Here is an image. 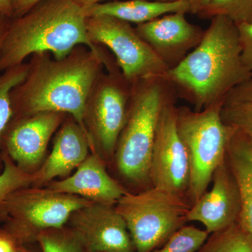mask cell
<instances>
[{"mask_svg": "<svg viewBox=\"0 0 252 252\" xmlns=\"http://www.w3.org/2000/svg\"><path fill=\"white\" fill-rule=\"evenodd\" d=\"M197 252H252V239L238 220L212 233Z\"/></svg>", "mask_w": 252, "mask_h": 252, "instance_id": "cell-19", "label": "cell"}, {"mask_svg": "<svg viewBox=\"0 0 252 252\" xmlns=\"http://www.w3.org/2000/svg\"><path fill=\"white\" fill-rule=\"evenodd\" d=\"M11 18L9 16L0 13V50H1L3 38H4L5 32H6V29H7L8 25H9Z\"/></svg>", "mask_w": 252, "mask_h": 252, "instance_id": "cell-31", "label": "cell"}, {"mask_svg": "<svg viewBox=\"0 0 252 252\" xmlns=\"http://www.w3.org/2000/svg\"><path fill=\"white\" fill-rule=\"evenodd\" d=\"M223 103L217 102L201 111L177 107V130L189 157L190 205L206 191L214 173L226 160L228 145L236 130L222 119Z\"/></svg>", "mask_w": 252, "mask_h": 252, "instance_id": "cell-5", "label": "cell"}, {"mask_svg": "<svg viewBox=\"0 0 252 252\" xmlns=\"http://www.w3.org/2000/svg\"><path fill=\"white\" fill-rule=\"evenodd\" d=\"M84 10L86 17L105 15L137 26L171 13L189 14V4L184 0H114L84 6Z\"/></svg>", "mask_w": 252, "mask_h": 252, "instance_id": "cell-17", "label": "cell"}, {"mask_svg": "<svg viewBox=\"0 0 252 252\" xmlns=\"http://www.w3.org/2000/svg\"><path fill=\"white\" fill-rule=\"evenodd\" d=\"M0 13L12 18V10L10 0H0Z\"/></svg>", "mask_w": 252, "mask_h": 252, "instance_id": "cell-32", "label": "cell"}, {"mask_svg": "<svg viewBox=\"0 0 252 252\" xmlns=\"http://www.w3.org/2000/svg\"><path fill=\"white\" fill-rule=\"evenodd\" d=\"M77 3L83 6H89V5L96 4V3H100L105 0H75ZM156 1H174V0H156Z\"/></svg>", "mask_w": 252, "mask_h": 252, "instance_id": "cell-33", "label": "cell"}, {"mask_svg": "<svg viewBox=\"0 0 252 252\" xmlns=\"http://www.w3.org/2000/svg\"><path fill=\"white\" fill-rule=\"evenodd\" d=\"M211 190L205 192L190 205L187 221H198L209 235L224 229L238 221L241 210L240 190L226 160L212 177Z\"/></svg>", "mask_w": 252, "mask_h": 252, "instance_id": "cell-14", "label": "cell"}, {"mask_svg": "<svg viewBox=\"0 0 252 252\" xmlns=\"http://www.w3.org/2000/svg\"><path fill=\"white\" fill-rule=\"evenodd\" d=\"M225 101L252 102V78L235 88L228 94Z\"/></svg>", "mask_w": 252, "mask_h": 252, "instance_id": "cell-27", "label": "cell"}, {"mask_svg": "<svg viewBox=\"0 0 252 252\" xmlns=\"http://www.w3.org/2000/svg\"><path fill=\"white\" fill-rule=\"evenodd\" d=\"M67 114L39 112L12 118L3 133L9 157L24 171L31 173L45 155L50 139L61 127Z\"/></svg>", "mask_w": 252, "mask_h": 252, "instance_id": "cell-12", "label": "cell"}, {"mask_svg": "<svg viewBox=\"0 0 252 252\" xmlns=\"http://www.w3.org/2000/svg\"><path fill=\"white\" fill-rule=\"evenodd\" d=\"M92 150L90 137L71 116L64 119L56 133L52 152L42 167L34 172V185L47 183L58 177L69 175L84 161Z\"/></svg>", "mask_w": 252, "mask_h": 252, "instance_id": "cell-16", "label": "cell"}, {"mask_svg": "<svg viewBox=\"0 0 252 252\" xmlns=\"http://www.w3.org/2000/svg\"><path fill=\"white\" fill-rule=\"evenodd\" d=\"M226 159L240 190L238 221L252 239V143L237 129L228 144Z\"/></svg>", "mask_w": 252, "mask_h": 252, "instance_id": "cell-18", "label": "cell"}, {"mask_svg": "<svg viewBox=\"0 0 252 252\" xmlns=\"http://www.w3.org/2000/svg\"><path fill=\"white\" fill-rule=\"evenodd\" d=\"M202 19L225 16L235 24L252 23V0H210L196 15Z\"/></svg>", "mask_w": 252, "mask_h": 252, "instance_id": "cell-22", "label": "cell"}, {"mask_svg": "<svg viewBox=\"0 0 252 252\" xmlns=\"http://www.w3.org/2000/svg\"><path fill=\"white\" fill-rule=\"evenodd\" d=\"M41 0H10L12 18L21 17Z\"/></svg>", "mask_w": 252, "mask_h": 252, "instance_id": "cell-29", "label": "cell"}, {"mask_svg": "<svg viewBox=\"0 0 252 252\" xmlns=\"http://www.w3.org/2000/svg\"><path fill=\"white\" fill-rule=\"evenodd\" d=\"M221 117L225 124L240 131L252 143V102L224 101Z\"/></svg>", "mask_w": 252, "mask_h": 252, "instance_id": "cell-25", "label": "cell"}, {"mask_svg": "<svg viewBox=\"0 0 252 252\" xmlns=\"http://www.w3.org/2000/svg\"><path fill=\"white\" fill-rule=\"evenodd\" d=\"M186 14H165L135 27L168 70L178 65L203 37L205 30L189 22Z\"/></svg>", "mask_w": 252, "mask_h": 252, "instance_id": "cell-13", "label": "cell"}, {"mask_svg": "<svg viewBox=\"0 0 252 252\" xmlns=\"http://www.w3.org/2000/svg\"><path fill=\"white\" fill-rule=\"evenodd\" d=\"M242 50V61L245 67L252 72V23L236 25Z\"/></svg>", "mask_w": 252, "mask_h": 252, "instance_id": "cell-26", "label": "cell"}, {"mask_svg": "<svg viewBox=\"0 0 252 252\" xmlns=\"http://www.w3.org/2000/svg\"><path fill=\"white\" fill-rule=\"evenodd\" d=\"M176 100L162 111L158 124L149 169L152 187L185 196L189 188L188 154L177 127Z\"/></svg>", "mask_w": 252, "mask_h": 252, "instance_id": "cell-10", "label": "cell"}, {"mask_svg": "<svg viewBox=\"0 0 252 252\" xmlns=\"http://www.w3.org/2000/svg\"><path fill=\"white\" fill-rule=\"evenodd\" d=\"M86 18L75 0H41L23 16L11 18L0 50V72L33 54L50 53L61 59L77 46L100 49L88 36Z\"/></svg>", "mask_w": 252, "mask_h": 252, "instance_id": "cell-3", "label": "cell"}, {"mask_svg": "<svg viewBox=\"0 0 252 252\" xmlns=\"http://www.w3.org/2000/svg\"><path fill=\"white\" fill-rule=\"evenodd\" d=\"M46 189L56 193L77 195L94 203L114 205L127 193L107 173L97 154L88 156L70 177L53 182Z\"/></svg>", "mask_w": 252, "mask_h": 252, "instance_id": "cell-15", "label": "cell"}, {"mask_svg": "<svg viewBox=\"0 0 252 252\" xmlns=\"http://www.w3.org/2000/svg\"><path fill=\"white\" fill-rule=\"evenodd\" d=\"M0 252H30V248L18 243L2 228L0 229Z\"/></svg>", "mask_w": 252, "mask_h": 252, "instance_id": "cell-28", "label": "cell"}, {"mask_svg": "<svg viewBox=\"0 0 252 252\" xmlns=\"http://www.w3.org/2000/svg\"><path fill=\"white\" fill-rule=\"evenodd\" d=\"M41 252H89L68 227L44 230L37 239Z\"/></svg>", "mask_w": 252, "mask_h": 252, "instance_id": "cell-24", "label": "cell"}, {"mask_svg": "<svg viewBox=\"0 0 252 252\" xmlns=\"http://www.w3.org/2000/svg\"><path fill=\"white\" fill-rule=\"evenodd\" d=\"M189 4V14L197 15L210 0H184Z\"/></svg>", "mask_w": 252, "mask_h": 252, "instance_id": "cell-30", "label": "cell"}, {"mask_svg": "<svg viewBox=\"0 0 252 252\" xmlns=\"http://www.w3.org/2000/svg\"><path fill=\"white\" fill-rule=\"evenodd\" d=\"M67 223L89 252H135L125 220L114 205L89 204L73 212Z\"/></svg>", "mask_w": 252, "mask_h": 252, "instance_id": "cell-11", "label": "cell"}, {"mask_svg": "<svg viewBox=\"0 0 252 252\" xmlns=\"http://www.w3.org/2000/svg\"><path fill=\"white\" fill-rule=\"evenodd\" d=\"M128 114L117 149L118 170L126 180L142 184L149 180V169L159 119L177 93L162 77H152L132 84Z\"/></svg>", "mask_w": 252, "mask_h": 252, "instance_id": "cell-4", "label": "cell"}, {"mask_svg": "<svg viewBox=\"0 0 252 252\" xmlns=\"http://www.w3.org/2000/svg\"><path fill=\"white\" fill-rule=\"evenodd\" d=\"M92 203L46 189H18L6 200L7 220L3 228L18 243L29 246L37 243L44 230L65 226L73 212Z\"/></svg>", "mask_w": 252, "mask_h": 252, "instance_id": "cell-7", "label": "cell"}, {"mask_svg": "<svg viewBox=\"0 0 252 252\" xmlns=\"http://www.w3.org/2000/svg\"><path fill=\"white\" fill-rule=\"evenodd\" d=\"M132 86L119 67L104 70L96 81L84 115L93 151L97 149L107 157L115 154L127 120Z\"/></svg>", "mask_w": 252, "mask_h": 252, "instance_id": "cell-8", "label": "cell"}, {"mask_svg": "<svg viewBox=\"0 0 252 252\" xmlns=\"http://www.w3.org/2000/svg\"><path fill=\"white\" fill-rule=\"evenodd\" d=\"M190 207L185 196L154 187L137 194L127 192L116 205L135 252H152L161 247L187 223Z\"/></svg>", "mask_w": 252, "mask_h": 252, "instance_id": "cell-6", "label": "cell"}, {"mask_svg": "<svg viewBox=\"0 0 252 252\" xmlns=\"http://www.w3.org/2000/svg\"><path fill=\"white\" fill-rule=\"evenodd\" d=\"M3 160L4 170L0 174V222L7 220L6 202L9 195L18 189L34 185L35 180L34 173L20 168L7 154H5Z\"/></svg>", "mask_w": 252, "mask_h": 252, "instance_id": "cell-20", "label": "cell"}, {"mask_svg": "<svg viewBox=\"0 0 252 252\" xmlns=\"http://www.w3.org/2000/svg\"><path fill=\"white\" fill-rule=\"evenodd\" d=\"M163 77L193 110L224 102L235 88L252 78L242 61L236 24L225 16L212 18L200 44Z\"/></svg>", "mask_w": 252, "mask_h": 252, "instance_id": "cell-2", "label": "cell"}, {"mask_svg": "<svg viewBox=\"0 0 252 252\" xmlns=\"http://www.w3.org/2000/svg\"><path fill=\"white\" fill-rule=\"evenodd\" d=\"M209 233L193 225H183L152 252H197L207 241Z\"/></svg>", "mask_w": 252, "mask_h": 252, "instance_id": "cell-23", "label": "cell"}, {"mask_svg": "<svg viewBox=\"0 0 252 252\" xmlns=\"http://www.w3.org/2000/svg\"><path fill=\"white\" fill-rule=\"evenodd\" d=\"M86 25L91 41L112 51L123 75L131 84L166 74L168 68L130 23L101 15L86 18Z\"/></svg>", "mask_w": 252, "mask_h": 252, "instance_id": "cell-9", "label": "cell"}, {"mask_svg": "<svg viewBox=\"0 0 252 252\" xmlns=\"http://www.w3.org/2000/svg\"><path fill=\"white\" fill-rule=\"evenodd\" d=\"M30 252H41L40 248L37 243L34 244V245H29Z\"/></svg>", "mask_w": 252, "mask_h": 252, "instance_id": "cell-34", "label": "cell"}, {"mask_svg": "<svg viewBox=\"0 0 252 252\" xmlns=\"http://www.w3.org/2000/svg\"><path fill=\"white\" fill-rule=\"evenodd\" d=\"M28 63L6 69L0 74V141L11 119L13 113L11 91L26 79Z\"/></svg>", "mask_w": 252, "mask_h": 252, "instance_id": "cell-21", "label": "cell"}, {"mask_svg": "<svg viewBox=\"0 0 252 252\" xmlns=\"http://www.w3.org/2000/svg\"><path fill=\"white\" fill-rule=\"evenodd\" d=\"M117 66L104 46L94 51L77 46L61 59L50 53L32 55L26 79L11 91L13 118L39 112L64 113L88 133L84 125L88 98L104 71Z\"/></svg>", "mask_w": 252, "mask_h": 252, "instance_id": "cell-1", "label": "cell"}]
</instances>
